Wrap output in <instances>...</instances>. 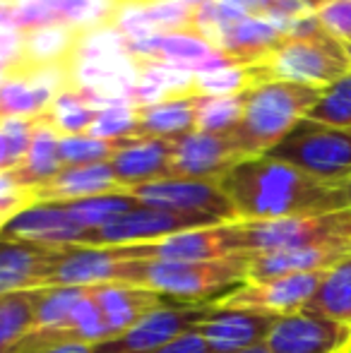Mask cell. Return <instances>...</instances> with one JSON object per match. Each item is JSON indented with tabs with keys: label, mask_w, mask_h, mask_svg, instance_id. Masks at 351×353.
Returning a JSON list of instances; mask_svg holds the SVG:
<instances>
[{
	"label": "cell",
	"mask_w": 351,
	"mask_h": 353,
	"mask_svg": "<svg viewBox=\"0 0 351 353\" xmlns=\"http://www.w3.org/2000/svg\"><path fill=\"white\" fill-rule=\"evenodd\" d=\"M239 221H274L349 210L344 185H330L272 157H250L219 178Z\"/></svg>",
	"instance_id": "1"
},
{
	"label": "cell",
	"mask_w": 351,
	"mask_h": 353,
	"mask_svg": "<svg viewBox=\"0 0 351 353\" xmlns=\"http://www.w3.org/2000/svg\"><path fill=\"white\" fill-rule=\"evenodd\" d=\"M323 89L294 82H260L243 94V116L231 137L245 157H265L308 116Z\"/></svg>",
	"instance_id": "2"
},
{
	"label": "cell",
	"mask_w": 351,
	"mask_h": 353,
	"mask_svg": "<svg viewBox=\"0 0 351 353\" xmlns=\"http://www.w3.org/2000/svg\"><path fill=\"white\" fill-rule=\"evenodd\" d=\"M255 84L294 82L325 89L351 72L344 46L330 34L315 32L308 37H281L279 43L260 63L250 65Z\"/></svg>",
	"instance_id": "3"
},
{
	"label": "cell",
	"mask_w": 351,
	"mask_h": 353,
	"mask_svg": "<svg viewBox=\"0 0 351 353\" xmlns=\"http://www.w3.org/2000/svg\"><path fill=\"white\" fill-rule=\"evenodd\" d=\"M248 260L245 255L200 262L142 260L140 286L176 303H210L214 293H229L248 281Z\"/></svg>",
	"instance_id": "4"
},
{
	"label": "cell",
	"mask_w": 351,
	"mask_h": 353,
	"mask_svg": "<svg viewBox=\"0 0 351 353\" xmlns=\"http://www.w3.org/2000/svg\"><path fill=\"white\" fill-rule=\"evenodd\" d=\"M236 252L245 257L294 250L328 241H351V210L274 221H231Z\"/></svg>",
	"instance_id": "5"
},
{
	"label": "cell",
	"mask_w": 351,
	"mask_h": 353,
	"mask_svg": "<svg viewBox=\"0 0 351 353\" xmlns=\"http://www.w3.org/2000/svg\"><path fill=\"white\" fill-rule=\"evenodd\" d=\"M267 157L291 163L330 185H347L351 178V128L301 118Z\"/></svg>",
	"instance_id": "6"
},
{
	"label": "cell",
	"mask_w": 351,
	"mask_h": 353,
	"mask_svg": "<svg viewBox=\"0 0 351 353\" xmlns=\"http://www.w3.org/2000/svg\"><path fill=\"white\" fill-rule=\"evenodd\" d=\"M142 260L123 257L118 248L63 245L48 274L46 286H99V283H132L140 286Z\"/></svg>",
	"instance_id": "7"
},
{
	"label": "cell",
	"mask_w": 351,
	"mask_h": 353,
	"mask_svg": "<svg viewBox=\"0 0 351 353\" xmlns=\"http://www.w3.org/2000/svg\"><path fill=\"white\" fill-rule=\"evenodd\" d=\"M325 274H289L263 281H243L234 291L214 301L224 310H243L267 317H286L301 312L315 296Z\"/></svg>",
	"instance_id": "8"
},
{
	"label": "cell",
	"mask_w": 351,
	"mask_h": 353,
	"mask_svg": "<svg viewBox=\"0 0 351 353\" xmlns=\"http://www.w3.org/2000/svg\"><path fill=\"white\" fill-rule=\"evenodd\" d=\"M128 192L142 207H152V210L192 214V216L212 219L217 223L239 221L234 205L221 192L219 181H181V178H166V181L130 188Z\"/></svg>",
	"instance_id": "9"
},
{
	"label": "cell",
	"mask_w": 351,
	"mask_h": 353,
	"mask_svg": "<svg viewBox=\"0 0 351 353\" xmlns=\"http://www.w3.org/2000/svg\"><path fill=\"white\" fill-rule=\"evenodd\" d=\"M210 303H176L169 301L150 317L137 322L132 330L92 346V353H154L171 344L181 334L195 332V327L210 312Z\"/></svg>",
	"instance_id": "10"
},
{
	"label": "cell",
	"mask_w": 351,
	"mask_h": 353,
	"mask_svg": "<svg viewBox=\"0 0 351 353\" xmlns=\"http://www.w3.org/2000/svg\"><path fill=\"white\" fill-rule=\"evenodd\" d=\"M202 226H217V221L192 214H178L166 210H152V207H137V210L113 219L101 228L87 233V248H116V245H140V243H154L166 236Z\"/></svg>",
	"instance_id": "11"
},
{
	"label": "cell",
	"mask_w": 351,
	"mask_h": 353,
	"mask_svg": "<svg viewBox=\"0 0 351 353\" xmlns=\"http://www.w3.org/2000/svg\"><path fill=\"white\" fill-rule=\"evenodd\" d=\"M123 257L135 260H164V262H200V260H221L234 257L236 241L231 223H217V226H202L166 236L154 243H140V245H116Z\"/></svg>",
	"instance_id": "12"
},
{
	"label": "cell",
	"mask_w": 351,
	"mask_h": 353,
	"mask_svg": "<svg viewBox=\"0 0 351 353\" xmlns=\"http://www.w3.org/2000/svg\"><path fill=\"white\" fill-rule=\"evenodd\" d=\"M171 152V178L181 181H219L231 166L248 159L231 132H200L192 130L176 137Z\"/></svg>",
	"instance_id": "13"
},
{
	"label": "cell",
	"mask_w": 351,
	"mask_h": 353,
	"mask_svg": "<svg viewBox=\"0 0 351 353\" xmlns=\"http://www.w3.org/2000/svg\"><path fill=\"white\" fill-rule=\"evenodd\" d=\"M265 346L272 353H347L351 351V330L330 317L301 310L279 317Z\"/></svg>",
	"instance_id": "14"
},
{
	"label": "cell",
	"mask_w": 351,
	"mask_h": 353,
	"mask_svg": "<svg viewBox=\"0 0 351 353\" xmlns=\"http://www.w3.org/2000/svg\"><path fill=\"white\" fill-rule=\"evenodd\" d=\"M87 233V228H82L63 205L39 202V205L27 207L17 216L10 219L0 228V241L32 243V245L43 248H63L82 245Z\"/></svg>",
	"instance_id": "15"
},
{
	"label": "cell",
	"mask_w": 351,
	"mask_h": 353,
	"mask_svg": "<svg viewBox=\"0 0 351 353\" xmlns=\"http://www.w3.org/2000/svg\"><path fill=\"white\" fill-rule=\"evenodd\" d=\"M351 257V241H328L294 250L267 252L248 260V281L289 274H328Z\"/></svg>",
	"instance_id": "16"
},
{
	"label": "cell",
	"mask_w": 351,
	"mask_h": 353,
	"mask_svg": "<svg viewBox=\"0 0 351 353\" xmlns=\"http://www.w3.org/2000/svg\"><path fill=\"white\" fill-rule=\"evenodd\" d=\"M277 320L279 317L255 315V312L243 310H224V307H217L212 301L210 312L195 327V332L205 339L210 353H241L258 344H265Z\"/></svg>",
	"instance_id": "17"
},
{
	"label": "cell",
	"mask_w": 351,
	"mask_h": 353,
	"mask_svg": "<svg viewBox=\"0 0 351 353\" xmlns=\"http://www.w3.org/2000/svg\"><path fill=\"white\" fill-rule=\"evenodd\" d=\"M171 152L174 142L157 137H132L121 140V147L111 157V168L126 190L147 183L171 178Z\"/></svg>",
	"instance_id": "18"
},
{
	"label": "cell",
	"mask_w": 351,
	"mask_h": 353,
	"mask_svg": "<svg viewBox=\"0 0 351 353\" xmlns=\"http://www.w3.org/2000/svg\"><path fill=\"white\" fill-rule=\"evenodd\" d=\"M89 291L101 307L111 339L132 330L137 322L169 303V298H164L161 293L145 286H132V283H99V286H89Z\"/></svg>",
	"instance_id": "19"
},
{
	"label": "cell",
	"mask_w": 351,
	"mask_h": 353,
	"mask_svg": "<svg viewBox=\"0 0 351 353\" xmlns=\"http://www.w3.org/2000/svg\"><path fill=\"white\" fill-rule=\"evenodd\" d=\"M113 192H128L118 183L111 163H92V166H68L56 178L41 188H34V200L48 202V205H66V202H80L89 197L113 195Z\"/></svg>",
	"instance_id": "20"
},
{
	"label": "cell",
	"mask_w": 351,
	"mask_h": 353,
	"mask_svg": "<svg viewBox=\"0 0 351 353\" xmlns=\"http://www.w3.org/2000/svg\"><path fill=\"white\" fill-rule=\"evenodd\" d=\"M56 257L58 248L0 241V296L43 288Z\"/></svg>",
	"instance_id": "21"
},
{
	"label": "cell",
	"mask_w": 351,
	"mask_h": 353,
	"mask_svg": "<svg viewBox=\"0 0 351 353\" xmlns=\"http://www.w3.org/2000/svg\"><path fill=\"white\" fill-rule=\"evenodd\" d=\"M152 61L169 63L188 72H207L219 65H236L224 51L192 32H161L154 37Z\"/></svg>",
	"instance_id": "22"
},
{
	"label": "cell",
	"mask_w": 351,
	"mask_h": 353,
	"mask_svg": "<svg viewBox=\"0 0 351 353\" xmlns=\"http://www.w3.org/2000/svg\"><path fill=\"white\" fill-rule=\"evenodd\" d=\"M58 142H61V135L56 132V128L48 123L46 116H39L27 157L22 159L19 166H14L12 171L5 173H10V178L14 183H19L22 188H29V190L46 185L51 178H56L63 171Z\"/></svg>",
	"instance_id": "23"
},
{
	"label": "cell",
	"mask_w": 351,
	"mask_h": 353,
	"mask_svg": "<svg viewBox=\"0 0 351 353\" xmlns=\"http://www.w3.org/2000/svg\"><path fill=\"white\" fill-rule=\"evenodd\" d=\"M197 97L166 99L154 106L140 108V130L137 137H157V140H176L195 130Z\"/></svg>",
	"instance_id": "24"
},
{
	"label": "cell",
	"mask_w": 351,
	"mask_h": 353,
	"mask_svg": "<svg viewBox=\"0 0 351 353\" xmlns=\"http://www.w3.org/2000/svg\"><path fill=\"white\" fill-rule=\"evenodd\" d=\"M284 34L265 17H243L224 39L221 51L236 63V65H255L272 48L279 43Z\"/></svg>",
	"instance_id": "25"
},
{
	"label": "cell",
	"mask_w": 351,
	"mask_h": 353,
	"mask_svg": "<svg viewBox=\"0 0 351 353\" xmlns=\"http://www.w3.org/2000/svg\"><path fill=\"white\" fill-rule=\"evenodd\" d=\"M77 37H80V29L68 24H48V27L24 32L19 61L27 65H70Z\"/></svg>",
	"instance_id": "26"
},
{
	"label": "cell",
	"mask_w": 351,
	"mask_h": 353,
	"mask_svg": "<svg viewBox=\"0 0 351 353\" xmlns=\"http://www.w3.org/2000/svg\"><path fill=\"white\" fill-rule=\"evenodd\" d=\"M303 310L330 317L351 330V257L325 274L315 296Z\"/></svg>",
	"instance_id": "27"
},
{
	"label": "cell",
	"mask_w": 351,
	"mask_h": 353,
	"mask_svg": "<svg viewBox=\"0 0 351 353\" xmlns=\"http://www.w3.org/2000/svg\"><path fill=\"white\" fill-rule=\"evenodd\" d=\"M56 94L17 74H10L0 87V121L5 118H39L51 108Z\"/></svg>",
	"instance_id": "28"
},
{
	"label": "cell",
	"mask_w": 351,
	"mask_h": 353,
	"mask_svg": "<svg viewBox=\"0 0 351 353\" xmlns=\"http://www.w3.org/2000/svg\"><path fill=\"white\" fill-rule=\"evenodd\" d=\"M37 325L34 291H19L0 296V353H12L19 339H24Z\"/></svg>",
	"instance_id": "29"
},
{
	"label": "cell",
	"mask_w": 351,
	"mask_h": 353,
	"mask_svg": "<svg viewBox=\"0 0 351 353\" xmlns=\"http://www.w3.org/2000/svg\"><path fill=\"white\" fill-rule=\"evenodd\" d=\"M63 207H66L68 214L82 228L94 231V228L106 226V223H111L113 219L123 216V214L137 210L140 202L130 192H113V195L89 197V200H80V202H66Z\"/></svg>",
	"instance_id": "30"
},
{
	"label": "cell",
	"mask_w": 351,
	"mask_h": 353,
	"mask_svg": "<svg viewBox=\"0 0 351 353\" xmlns=\"http://www.w3.org/2000/svg\"><path fill=\"white\" fill-rule=\"evenodd\" d=\"M82 286H46L34 291V327H66L72 317V310L85 296Z\"/></svg>",
	"instance_id": "31"
},
{
	"label": "cell",
	"mask_w": 351,
	"mask_h": 353,
	"mask_svg": "<svg viewBox=\"0 0 351 353\" xmlns=\"http://www.w3.org/2000/svg\"><path fill=\"white\" fill-rule=\"evenodd\" d=\"M43 116L56 128L58 135L68 137V135H87L94 118H97V111L77 94V89H68V92L58 94L53 99L51 108Z\"/></svg>",
	"instance_id": "32"
},
{
	"label": "cell",
	"mask_w": 351,
	"mask_h": 353,
	"mask_svg": "<svg viewBox=\"0 0 351 353\" xmlns=\"http://www.w3.org/2000/svg\"><path fill=\"white\" fill-rule=\"evenodd\" d=\"M245 94V92H243ZM243 94L236 97H197L195 130L200 132H231L243 116Z\"/></svg>",
	"instance_id": "33"
},
{
	"label": "cell",
	"mask_w": 351,
	"mask_h": 353,
	"mask_svg": "<svg viewBox=\"0 0 351 353\" xmlns=\"http://www.w3.org/2000/svg\"><path fill=\"white\" fill-rule=\"evenodd\" d=\"M255 87L250 65H219L195 74V97H236Z\"/></svg>",
	"instance_id": "34"
},
{
	"label": "cell",
	"mask_w": 351,
	"mask_h": 353,
	"mask_svg": "<svg viewBox=\"0 0 351 353\" xmlns=\"http://www.w3.org/2000/svg\"><path fill=\"white\" fill-rule=\"evenodd\" d=\"M305 118L332 128H351V72L325 87L318 103L310 108Z\"/></svg>",
	"instance_id": "35"
},
{
	"label": "cell",
	"mask_w": 351,
	"mask_h": 353,
	"mask_svg": "<svg viewBox=\"0 0 351 353\" xmlns=\"http://www.w3.org/2000/svg\"><path fill=\"white\" fill-rule=\"evenodd\" d=\"M137 130H140V111L130 103H121L99 111L87 135L106 142H121L137 137Z\"/></svg>",
	"instance_id": "36"
},
{
	"label": "cell",
	"mask_w": 351,
	"mask_h": 353,
	"mask_svg": "<svg viewBox=\"0 0 351 353\" xmlns=\"http://www.w3.org/2000/svg\"><path fill=\"white\" fill-rule=\"evenodd\" d=\"M121 142L97 140L92 135H68L58 142L63 168L68 166H92V163H106L116 154Z\"/></svg>",
	"instance_id": "37"
},
{
	"label": "cell",
	"mask_w": 351,
	"mask_h": 353,
	"mask_svg": "<svg viewBox=\"0 0 351 353\" xmlns=\"http://www.w3.org/2000/svg\"><path fill=\"white\" fill-rule=\"evenodd\" d=\"M140 77L150 79L152 84L161 89L169 99L195 97V72L181 70L161 61H137Z\"/></svg>",
	"instance_id": "38"
},
{
	"label": "cell",
	"mask_w": 351,
	"mask_h": 353,
	"mask_svg": "<svg viewBox=\"0 0 351 353\" xmlns=\"http://www.w3.org/2000/svg\"><path fill=\"white\" fill-rule=\"evenodd\" d=\"M313 14L334 41H351V0H318Z\"/></svg>",
	"instance_id": "39"
},
{
	"label": "cell",
	"mask_w": 351,
	"mask_h": 353,
	"mask_svg": "<svg viewBox=\"0 0 351 353\" xmlns=\"http://www.w3.org/2000/svg\"><path fill=\"white\" fill-rule=\"evenodd\" d=\"M34 125H37V118H5V121H0V132H3L10 152V171L19 166L22 159L27 157Z\"/></svg>",
	"instance_id": "40"
},
{
	"label": "cell",
	"mask_w": 351,
	"mask_h": 353,
	"mask_svg": "<svg viewBox=\"0 0 351 353\" xmlns=\"http://www.w3.org/2000/svg\"><path fill=\"white\" fill-rule=\"evenodd\" d=\"M24 34L14 29L12 24H0V63L14 65L22 58Z\"/></svg>",
	"instance_id": "41"
},
{
	"label": "cell",
	"mask_w": 351,
	"mask_h": 353,
	"mask_svg": "<svg viewBox=\"0 0 351 353\" xmlns=\"http://www.w3.org/2000/svg\"><path fill=\"white\" fill-rule=\"evenodd\" d=\"M154 353H210V349H207L205 339H202L197 332H188V334H181L178 339L161 346V349Z\"/></svg>",
	"instance_id": "42"
},
{
	"label": "cell",
	"mask_w": 351,
	"mask_h": 353,
	"mask_svg": "<svg viewBox=\"0 0 351 353\" xmlns=\"http://www.w3.org/2000/svg\"><path fill=\"white\" fill-rule=\"evenodd\" d=\"M10 171V152H8V142H5L3 132H0V173Z\"/></svg>",
	"instance_id": "43"
},
{
	"label": "cell",
	"mask_w": 351,
	"mask_h": 353,
	"mask_svg": "<svg viewBox=\"0 0 351 353\" xmlns=\"http://www.w3.org/2000/svg\"><path fill=\"white\" fill-rule=\"evenodd\" d=\"M51 353H92V346H82V344H75V346H63V349H56Z\"/></svg>",
	"instance_id": "44"
},
{
	"label": "cell",
	"mask_w": 351,
	"mask_h": 353,
	"mask_svg": "<svg viewBox=\"0 0 351 353\" xmlns=\"http://www.w3.org/2000/svg\"><path fill=\"white\" fill-rule=\"evenodd\" d=\"M118 8H123V5H152L157 3V0H116Z\"/></svg>",
	"instance_id": "45"
},
{
	"label": "cell",
	"mask_w": 351,
	"mask_h": 353,
	"mask_svg": "<svg viewBox=\"0 0 351 353\" xmlns=\"http://www.w3.org/2000/svg\"><path fill=\"white\" fill-rule=\"evenodd\" d=\"M8 77H10V65L0 63V87H3V84L8 82Z\"/></svg>",
	"instance_id": "46"
},
{
	"label": "cell",
	"mask_w": 351,
	"mask_h": 353,
	"mask_svg": "<svg viewBox=\"0 0 351 353\" xmlns=\"http://www.w3.org/2000/svg\"><path fill=\"white\" fill-rule=\"evenodd\" d=\"M183 5H188L190 10H197L200 5H205V3H210V0H181Z\"/></svg>",
	"instance_id": "47"
},
{
	"label": "cell",
	"mask_w": 351,
	"mask_h": 353,
	"mask_svg": "<svg viewBox=\"0 0 351 353\" xmlns=\"http://www.w3.org/2000/svg\"><path fill=\"white\" fill-rule=\"evenodd\" d=\"M241 353H272V351L267 349L265 344H258V346H253V349H245V351H241Z\"/></svg>",
	"instance_id": "48"
},
{
	"label": "cell",
	"mask_w": 351,
	"mask_h": 353,
	"mask_svg": "<svg viewBox=\"0 0 351 353\" xmlns=\"http://www.w3.org/2000/svg\"><path fill=\"white\" fill-rule=\"evenodd\" d=\"M344 192H347V205H349V210H351V178L347 181V185H344Z\"/></svg>",
	"instance_id": "49"
},
{
	"label": "cell",
	"mask_w": 351,
	"mask_h": 353,
	"mask_svg": "<svg viewBox=\"0 0 351 353\" xmlns=\"http://www.w3.org/2000/svg\"><path fill=\"white\" fill-rule=\"evenodd\" d=\"M344 53H347V58H349V65H351V41L344 43Z\"/></svg>",
	"instance_id": "50"
},
{
	"label": "cell",
	"mask_w": 351,
	"mask_h": 353,
	"mask_svg": "<svg viewBox=\"0 0 351 353\" xmlns=\"http://www.w3.org/2000/svg\"><path fill=\"white\" fill-rule=\"evenodd\" d=\"M347 353H351V351H347Z\"/></svg>",
	"instance_id": "51"
}]
</instances>
